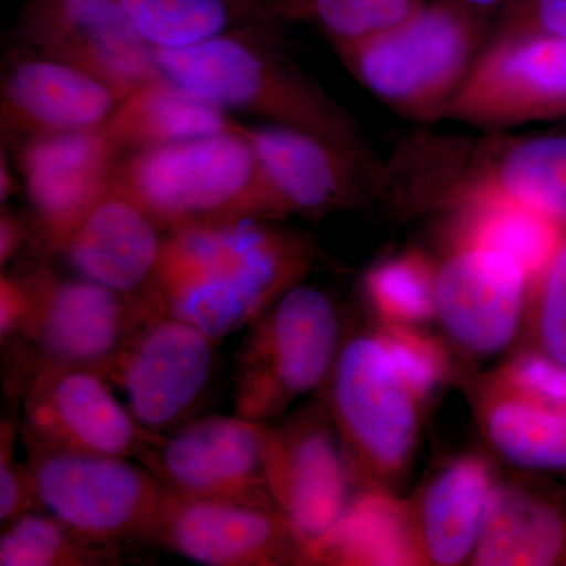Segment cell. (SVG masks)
Masks as SVG:
<instances>
[{
    "mask_svg": "<svg viewBox=\"0 0 566 566\" xmlns=\"http://www.w3.org/2000/svg\"><path fill=\"white\" fill-rule=\"evenodd\" d=\"M502 382L535 403L566 412V365L543 352L517 356L506 365Z\"/></svg>",
    "mask_w": 566,
    "mask_h": 566,
    "instance_id": "34",
    "label": "cell"
},
{
    "mask_svg": "<svg viewBox=\"0 0 566 566\" xmlns=\"http://www.w3.org/2000/svg\"><path fill=\"white\" fill-rule=\"evenodd\" d=\"M14 178L11 177L9 166L6 164V155H2V167H0V200L6 203L13 193Z\"/></svg>",
    "mask_w": 566,
    "mask_h": 566,
    "instance_id": "40",
    "label": "cell"
},
{
    "mask_svg": "<svg viewBox=\"0 0 566 566\" xmlns=\"http://www.w3.org/2000/svg\"><path fill=\"white\" fill-rule=\"evenodd\" d=\"M528 294L526 271L491 249L450 243L436 264V318L458 345L480 356L512 344Z\"/></svg>",
    "mask_w": 566,
    "mask_h": 566,
    "instance_id": "19",
    "label": "cell"
},
{
    "mask_svg": "<svg viewBox=\"0 0 566 566\" xmlns=\"http://www.w3.org/2000/svg\"><path fill=\"white\" fill-rule=\"evenodd\" d=\"M43 512L33 510L3 526L0 565L98 566L117 560L112 547L82 538L57 517Z\"/></svg>",
    "mask_w": 566,
    "mask_h": 566,
    "instance_id": "29",
    "label": "cell"
},
{
    "mask_svg": "<svg viewBox=\"0 0 566 566\" xmlns=\"http://www.w3.org/2000/svg\"><path fill=\"white\" fill-rule=\"evenodd\" d=\"M29 314V292L22 275L2 273L0 279V340L2 345L20 337Z\"/></svg>",
    "mask_w": 566,
    "mask_h": 566,
    "instance_id": "37",
    "label": "cell"
},
{
    "mask_svg": "<svg viewBox=\"0 0 566 566\" xmlns=\"http://www.w3.org/2000/svg\"><path fill=\"white\" fill-rule=\"evenodd\" d=\"M218 345L200 327L150 305L107 381L120 387L145 431L169 433L196 419L214 376Z\"/></svg>",
    "mask_w": 566,
    "mask_h": 566,
    "instance_id": "11",
    "label": "cell"
},
{
    "mask_svg": "<svg viewBox=\"0 0 566 566\" xmlns=\"http://www.w3.org/2000/svg\"><path fill=\"white\" fill-rule=\"evenodd\" d=\"M528 303L534 311L539 352L566 365V238L532 281Z\"/></svg>",
    "mask_w": 566,
    "mask_h": 566,
    "instance_id": "32",
    "label": "cell"
},
{
    "mask_svg": "<svg viewBox=\"0 0 566 566\" xmlns=\"http://www.w3.org/2000/svg\"><path fill=\"white\" fill-rule=\"evenodd\" d=\"M20 52L66 63L120 98L161 76L155 52L120 0H28L14 28Z\"/></svg>",
    "mask_w": 566,
    "mask_h": 566,
    "instance_id": "12",
    "label": "cell"
},
{
    "mask_svg": "<svg viewBox=\"0 0 566 566\" xmlns=\"http://www.w3.org/2000/svg\"><path fill=\"white\" fill-rule=\"evenodd\" d=\"M340 323L333 297L300 282L259 318L234 365V415L270 423L296 398L329 378L340 352Z\"/></svg>",
    "mask_w": 566,
    "mask_h": 566,
    "instance_id": "6",
    "label": "cell"
},
{
    "mask_svg": "<svg viewBox=\"0 0 566 566\" xmlns=\"http://www.w3.org/2000/svg\"><path fill=\"white\" fill-rule=\"evenodd\" d=\"M327 385L349 464L381 479L400 474L415 452L420 400L378 335H359L342 346Z\"/></svg>",
    "mask_w": 566,
    "mask_h": 566,
    "instance_id": "9",
    "label": "cell"
},
{
    "mask_svg": "<svg viewBox=\"0 0 566 566\" xmlns=\"http://www.w3.org/2000/svg\"><path fill=\"white\" fill-rule=\"evenodd\" d=\"M2 132L17 142L102 128L122 102L109 85L43 55L20 52L2 77Z\"/></svg>",
    "mask_w": 566,
    "mask_h": 566,
    "instance_id": "20",
    "label": "cell"
},
{
    "mask_svg": "<svg viewBox=\"0 0 566 566\" xmlns=\"http://www.w3.org/2000/svg\"><path fill=\"white\" fill-rule=\"evenodd\" d=\"M238 129L251 142L283 216L348 210L381 193L385 164L371 166L318 134L275 123H238Z\"/></svg>",
    "mask_w": 566,
    "mask_h": 566,
    "instance_id": "18",
    "label": "cell"
},
{
    "mask_svg": "<svg viewBox=\"0 0 566 566\" xmlns=\"http://www.w3.org/2000/svg\"><path fill=\"white\" fill-rule=\"evenodd\" d=\"M423 560L411 510L385 493L354 499L318 545L308 564L415 565Z\"/></svg>",
    "mask_w": 566,
    "mask_h": 566,
    "instance_id": "26",
    "label": "cell"
},
{
    "mask_svg": "<svg viewBox=\"0 0 566 566\" xmlns=\"http://www.w3.org/2000/svg\"><path fill=\"white\" fill-rule=\"evenodd\" d=\"M18 423L14 419L2 422L0 434V523H11L25 513L41 510L39 495L31 469L28 463H20L14 453Z\"/></svg>",
    "mask_w": 566,
    "mask_h": 566,
    "instance_id": "35",
    "label": "cell"
},
{
    "mask_svg": "<svg viewBox=\"0 0 566 566\" xmlns=\"http://www.w3.org/2000/svg\"><path fill=\"white\" fill-rule=\"evenodd\" d=\"M148 542L205 566L307 564L277 506L182 497L169 491Z\"/></svg>",
    "mask_w": 566,
    "mask_h": 566,
    "instance_id": "16",
    "label": "cell"
},
{
    "mask_svg": "<svg viewBox=\"0 0 566 566\" xmlns=\"http://www.w3.org/2000/svg\"><path fill=\"white\" fill-rule=\"evenodd\" d=\"M237 123L218 104L161 74L126 95L102 129L122 159L148 148L232 132Z\"/></svg>",
    "mask_w": 566,
    "mask_h": 566,
    "instance_id": "22",
    "label": "cell"
},
{
    "mask_svg": "<svg viewBox=\"0 0 566 566\" xmlns=\"http://www.w3.org/2000/svg\"><path fill=\"white\" fill-rule=\"evenodd\" d=\"M31 218H22L20 212L2 210L0 216V266L6 270L7 264L18 255L22 245L31 243Z\"/></svg>",
    "mask_w": 566,
    "mask_h": 566,
    "instance_id": "38",
    "label": "cell"
},
{
    "mask_svg": "<svg viewBox=\"0 0 566 566\" xmlns=\"http://www.w3.org/2000/svg\"><path fill=\"white\" fill-rule=\"evenodd\" d=\"M18 145V166L32 207L31 244L41 255H62L109 186L117 155L102 128L32 137Z\"/></svg>",
    "mask_w": 566,
    "mask_h": 566,
    "instance_id": "17",
    "label": "cell"
},
{
    "mask_svg": "<svg viewBox=\"0 0 566 566\" xmlns=\"http://www.w3.org/2000/svg\"><path fill=\"white\" fill-rule=\"evenodd\" d=\"M312 260L307 240L271 221L188 227L164 237L161 259L144 296L221 344L303 282Z\"/></svg>",
    "mask_w": 566,
    "mask_h": 566,
    "instance_id": "1",
    "label": "cell"
},
{
    "mask_svg": "<svg viewBox=\"0 0 566 566\" xmlns=\"http://www.w3.org/2000/svg\"><path fill=\"white\" fill-rule=\"evenodd\" d=\"M368 300L386 324L416 327L436 318V263L409 251L376 263L364 277Z\"/></svg>",
    "mask_w": 566,
    "mask_h": 566,
    "instance_id": "30",
    "label": "cell"
},
{
    "mask_svg": "<svg viewBox=\"0 0 566 566\" xmlns=\"http://www.w3.org/2000/svg\"><path fill=\"white\" fill-rule=\"evenodd\" d=\"M488 33L490 22L457 0H433L389 31L335 51L389 109L433 123L447 118Z\"/></svg>",
    "mask_w": 566,
    "mask_h": 566,
    "instance_id": "5",
    "label": "cell"
},
{
    "mask_svg": "<svg viewBox=\"0 0 566 566\" xmlns=\"http://www.w3.org/2000/svg\"><path fill=\"white\" fill-rule=\"evenodd\" d=\"M566 118V40L543 33H488L447 120L509 132Z\"/></svg>",
    "mask_w": 566,
    "mask_h": 566,
    "instance_id": "10",
    "label": "cell"
},
{
    "mask_svg": "<svg viewBox=\"0 0 566 566\" xmlns=\"http://www.w3.org/2000/svg\"><path fill=\"white\" fill-rule=\"evenodd\" d=\"M495 17V31L534 32L566 40V0H509Z\"/></svg>",
    "mask_w": 566,
    "mask_h": 566,
    "instance_id": "36",
    "label": "cell"
},
{
    "mask_svg": "<svg viewBox=\"0 0 566 566\" xmlns=\"http://www.w3.org/2000/svg\"><path fill=\"white\" fill-rule=\"evenodd\" d=\"M161 227L109 181L62 255L82 277L126 296H144L161 259Z\"/></svg>",
    "mask_w": 566,
    "mask_h": 566,
    "instance_id": "21",
    "label": "cell"
},
{
    "mask_svg": "<svg viewBox=\"0 0 566 566\" xmlns=\"http://www.w3.org/2000/svg\"><path fill=\"white\" fill-rule=\"evenodd\" d=\"M266 427L238 415L197 417L153 436L137 463L182 497L275 506L264 474Z\"/></svg>",
    "mask_w": 566,
    "mask_h": 566,
    "instance_id": "13",
    "label": "cell"
},
{
    "mask_svg": "<svg viewBox=\"0 0 566 566\" xmlns=\"http://www.w3.org/2000/svg\"><path fill=\"white\" fill-rule=\"evenodd\" d=\"M450 243L491 249L515 260L528 279L545 270L566 238V227L527 205L480 197L447 210Z\"/></svg>",
    "mask_w": 566,
    "mask_h": 566,
    "instance_id": "25",
    "label": "cell"
},
{
    "mask_svg": "<svg viewBox=\"0 0 566 566\" xmlns=\"http://www.w3.org/2000/svg\"><path fill=\"white\" fill-rule=\"evenodd\" d=\"M111 386L88 368H40L22 394V439L55 452L137 460L155 434L140 427Z\"/></svg>",
    "mask_w": 566,
    "mask_h": 566,
    "instance_id": "14",
    "label": "cell"
},
{
    "mask_svg": "<svg viewBox=\"0 0 566 566\" xmlns=\"http://www.w3.org/2000/svg\"><path fill=\"white\" fill-rule=\"evenodd\" d=\"M24 446L41 510L98 546L150 539L169 490L147 468Z\"/></svg>",
    "mask_w": 566,
    "mask_h": 566,
    "instance_id": "7",
    "label": "cell"
},
{
    "mask_svg": "<svg viewBox=\"0 0 566 566\" xmlns=\"http://www.w3.org/2000/svg\"><path fill=\"white\" fill-rule=\"evenodd\" d=\"M427 0H289L290 20L311 18L335 50L352 46L408 20Z\"/></svg>",
    "mask_w": 566,
    "mask_h": 566,
    "instance_id": "31",
    "label": "cell"
},
{
    "mask_svg": "<svg viewBox=\"0 0 566 566\" xmlns=\"http://www.w3.org/2000/svg\"><path fill=\"white\" fill-rule=\"evenodd\" d=\"M22 277L29 314L17 342L25 346V382L43 367L88 368L107 379L150 311V301L114 292L82 275L63 279L44 266Z\"/></svg>",
    "mask_w": 566,
    "mask_h": 566,
    "instance_id": "8",
    "label": "cell"
},
{
    "mask_svg": "<svg viewBox=\"0 0 566 566\" xmlns=\"http://www.w3.org/2000/svg\"><path fill=\"white\" fill-rule=\"evenodd\" d=\"M277 25L255 24L180 50H153L159 73L222 109L335 142L382 166L357 123L285 51Z\"/></svg>",
    "mask_w": 566,
    "mask_h": 566,
    "instance_id": "3",
    "label": "cell"
},
{
    "mask_svg": "<svg viewBox=\"0 0 566 566\" xmlns=\"http://www.w3.org/2000/svg\"><path fill=\"white\" fill-rule=\"evenodd\" d=\"M482 566L566 565V506L517 485H494L472 556Z\"/></svg>",
    "mask_w": 566,
    "mask_h": 566,
    "instance_id": "23",
    "label": "cell"
},
{
    "mask_svg": "<svg viewBox=\"0 0 566 566\" xmlns=\"http://www.w3.org/2000/svg\"><path fill=\"white\" fill-rule=\"evenodd\" d=\"M376 335L392 357L401 378L420 401L430 397L442 385L447 374V359L441 346L433 338L416 333L415 327L394 324H386L385 329Z\"/></svg>",
    "mask_w": 566,
    "mask_h": 566,
    "instance_id": "33",
    "label": "cell"
},
{
    "mask_svg": "<svg viewBox=\"0 0 566 566\" xmlns=\"http://www.w3.org/2000/svg\"><path fill=\"white\" fill-rule=\"evenodd\" d=\"M457 2L471 10L476 17L490 22L509 0H457Z\"/></svg>",
    "mask_w": 566,
    "mask_h": 566,
    "instance_id": "39",
    "label": "cell"
},
{
    "mask_svg": "<svg viewBox=\"0 0 566 566\" xmlns=\"http://www.w3.org/2000/svg\"><path fill=\"white\" fill-rule=\"evenodd\" d=\"M238 123L232 132L125 156L115 163L111 181L136 200L164 233L285 218Z\"/></svg>",
    "mask_w": 566,
    "mask_h": 566,
    "instance_id": "4",
    "label": "cell"
},
{
    "mask_svg": "<svg viewBox=\"0 0 566 566\" xmlns=\"http://www.w3.org/2000/svg\"><path fill=\"white\" fill-rule=\"evenodd\" d=\"M153 50H180L255 24L290 20L289 0H120Z\"/></svg>",
    "mask_w": 566,
    "mask_h": 566,
    "instance_id": "27",
    "label": "cell"
},
{
    "mask_svg": "<svg viewBox=\"0 0 566 566\" xmlns=\"http://www.w3.org/2000/svg\"><path fill=\"white\" fill-rule=\"evenodd\" d=\"M420 133L385 163L381 193L447 211L480 197L527 205L566 227V133Z\"/></svg>",
    "mask_w": 566,
    "mask_h": 566,
    "instance_id": "2",
    "label": "cell"
},
{
    "mask_svg": "<svg viewBox=\"0 0 566 566\" xmlns=\"http://www.w3.org/2000/svg\"><path fill=\"white\" fill-rule=\"evenodd\" d=\"M344 447L318 412L268 423L264 474L275 506L308 551L333 531L352 504Z\"/></svg>",
    "mask_w": 566,
    "mask_h": 566,
    "instance_id": "15",
    "label": "cell"
},
{
    "mask_svg": "<svg viewBox=\"0 0 566 566\" xmlns=\"http://www.w3.org/2000/svg\"><path fill=\"white\" fill-rule=\"evenodd\" d=\"M493 488L490 465L476 457L460 458L434 476L415 517L423 560L453 566L474 556Z\"/></svg>",
    "mask_w": 566,
    "mask_h": 566,
    "instance_id": "24",
    "label": "cell"
},
{
    "mask_svg": "<svg viewBox=\"0 0 566 566\" xmlns=\"http://www.w3.org/2000/svg\"><path fill=\"white\" fill-rule=\"evenodd\" d=\"M488 439L527 471H566V412L535 403L502 385L486 403Z\"/></svg>",
    "mask_w": 566,
    "mask_h": 566,
    "instance_id": "28",
    "label": "cell"
}]
</instances>
